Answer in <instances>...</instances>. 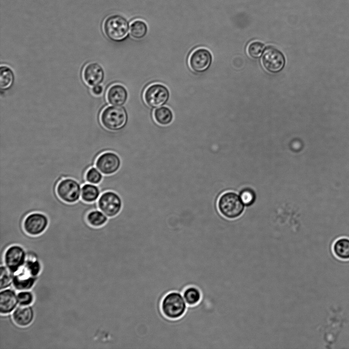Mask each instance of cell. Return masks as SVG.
Masks as SVG:
<instances>
[{
  "label": "cell",
  "mask_w": 349,
  "mask_h": 349,
  "mask_svg": "<svg viewBox=\"0 0 349 349\" xmlns=\"http://www.w3.org/2000/svg\"><path fill=\"white\" fill-rule=\"evenodd\" d=\"M188 305L182 294L172 291L166 294L161 303V310L163 315L171 320L181 318L186 313Z\"/></svg>",
  "instance_id": "obj_1"
},
{
  "label": "cell",
  "mask_w": 349,
  "mask_h": 349,
  "mask_svg": "<svg viewBox=\"0 0 349 349\" xmlns=\"http://www.w3.org/2000/svg\"><path fill=\"white\" fill-rule=\"evenodd\" d=\"M127 121V111L120 106H107L102 110L100 115L101 125L111 131H118L124 129Z\"/></svg>",
  "instance_id": "obj_2"
},
{
  "label": "cell",
  "mask_w": 349,
  "mask_h": 349,
  "mask_svg": "<svg viewBox=\"0 0 349 349\" xmlns=\"http://www.w3.org/2000/svg\"><path fill=\"white\" fill-rule=\"evenodd\" d=\"M103 31L106 37L113 41H120L128 35L129 26L128 21L119 15H110L104 20Z\"/></svg>",
  "instance_id": "obj_3"
},
{
  "label": "cell",
  "mask_w": 349,
  "mask_h": 349,
  "mask_svg": "<svg viewBox=\"0 0 349 349\" xmlns=\"http://www.w3.org/2000/svg\"><path fill=\"white\" fill-rule=\"evenodd\" d=\"M217 207L222 216L231 219L240 216L244 210V204L240 197L233 192L221 195L218 199Z\"/></svg>",
  "instance_id": "obj_4"
},
{
  "label": "cell",
  "mask_w": 349,
  "mask_h": 349,
  "mask_svg": "<svg viewBox=\"0 0 349 349\" xmlns=\"http://www.w3.org/2000/svg\"><path fill=\"white\" fill-rule=\"evenodd\" d=\"M81 184L72 178H65L61 180L56 188L59 198L68 203H73L81 199Z\"/></svg>",
  "instance_id": "obj_5"
},
{
  "label": "cell",
  "mask_w": 349,
  "mask_h": 349,
  "mask_svg": "<svg viewBox=\"0 0 349 349\" xmlns=\"http://www.w3.org/2000/svg\"><path fill=\"white\" fill-rule=\"evenodd\" d=\"M98 209L108 218L116 216L121 212L123 201L121 196L112 191H107L102 193L97 200Z\"/></svg>",
  "instance_id": "obj_6"
},
{
  "label": "cell",
  "mask_w": 349,
  "mask_h": 349,
  "mask_svg": "<svg viewBox=\"0 0 349 349\" xmlns=\"http://www.w3.org/2000/svg\"><path fill=\"white\" fill-rule=\"evenodd\" d=\"M170 96L169 89L164 85L154 83L149 86L144 93V99L149 107L155 108L165 105Z\"/></svg>",
  "instance_id": "obj_7"
},
{
  "label": "cell",
  "mask_w": 349,
  "mask_h": 349,
  "mask_svg": "<svg viewBox=\"0 0 349 349\" xmlns=\"http://www.w3.org/2000/svg\"><path fill=\"white\" fill-rule=\"evenodd\" d=\"M27 252L21 245L9 246L0 258L1 264H5L13 273L21 267L26 260Z\"/></svg>",
  "instance_id": "obj_8"
},
{
  "label": "cell",
  "mask_w": 349,
  "mask_h": 349,
  "mask_svg": "<svg viewBox=\"0 0 349 349\" xmlns=\"http://www.w3.org/2000/svg\"><path fill=\"white\" fill-rule=\"evenodd\" d=\"M49 221L46 215L40 212H33L28 215L23 222L25 231L32 236H39L46 229Z\"/></svg>",
  "instance_id": "obj_9"
},
{
  "label": "cell",
  "mask_w": 349,
  "mask_h": 349,
  "mask_svg": "<svg viewBox=\"0 0 349 349\" xmlns=\"http://www.w3.org/2000/svg\"><path fill=\"white\" fill-rule=\"evenodd\" d=\"M264 67L269 73H278L284 67L285 58L283 53L271 46L266 48L264 51L262 58Z\"/></svg>",
  "instance_id": "obj_10"
},
{
  "label": "cell",
  "mask_w": 349,
  "mask_h": 349,
  "mask_svg": "<svg viewBox=\"0 0 349 349\" xmlns=\"http://www.w3.org/2000/svg\"><path fill=\"white\" fill-rule=\"evenodd\" d=\"M121 159L117 153L107 151L98 157L95 166L103 175H109L116 173L121 168Z\"/></svg>",
  "instance_id": "obj_11"
},
{
  "label": "cell",
  "mask_w": 349,
  "mask_h": 349,
  "mask_svg": "<svg viewBox=\"0 0 349 349\" xmlns=\"http://www.w3.org/2000/svg\"><path fill=\"white\" fill-rule=\"evenodd\" d=\"M212 60V55L209 50L205 48H198L190 56L189 64L193 72L202 73L210 68Z\"/></svg>",
  "instance_id": "obj_12"
},
{
  "label": "cell",
  "mask_w": 349,
  "mask_h": 349,
  "mask_svg": "<svg viewBox=\"0 0 349 349\" xmlns=\"http://www.w3.org/2000/svg\"><path fill=\"white\" fill-rule=\"evenodd\" d=\"M38 277L24 264L13 273L12 286L17 291L31 290L36 283Z\"/></svg>",
  "instance_id": "obj_13"
},
{
  "label": "cell",
  "mask_w": 349,
  "mask_h": 349,
  "mask_svg": "<svg viewBox=\"0 0 349 349\" xmlns=\"http://www.w3.org/2000/svg\"><path fill=\"white\" fill-rule=\"evenodd\" d=\"M11 320L16 325L27 327L30 325L35 318V311L32 305H19L12 314L2 315Z\"/></svg>",
  "instance_id": "obj_14"
},
{
  "label": "cell",
  "mask_w": 349,
  "mask_h": 349,
  "mask_svg": "<svg viewBox=\"0 0 349 349\" xmlns=\"http://www.w3.org/2000/svg\"><path fill=\"white\" fill-rule=\"evenodd\" d=\"M105 77L103 67L97 62H91L87 64L83 71V78L89 86H94L101 84Z\"/></svg>",
  "instance_id": "obj_15"
},
{
  "label": "cell",
  "mask_w": 349,
  "mask_h": 349,
  "mask_svg": "<svg viewBox=\"0 0 349 349\" xmlns=\"http://www.w3.org/2000/svg\"><path fill=\"white\" fill-rule=\"evenodd\" d=\"M18 303L17 294L11 288L1 290L0 313L1 315L10 314L16 308Z\"/></svg>",
  "instance_id": "obj_16"
},
{
  "label": "cell",
  "mask_w": 349,
  "mask_h": 349,
  "mask_svg": "<svg viewBox=\"0 0 349 349\" xmlns=\"http://www.w3.org/2000/svg\"><path fill=\"white\" fill-rule=\"evenodd\" d=\"M128 97L126 88L122 85L115 84L107 90L106 98L109 104L114 106H123L127 101Z\"/></svg>",
  "instance_id": "obj_17"
},
{
  "label": "cell",
  "mask_w": 349,
  "mask_h": 349,
  "mask_svg": "<svg viewBox=\"0 0 349 349\" xmlns=\"http://www.w3.org/2000/svg\"><path fill=\"white\" fill-rule=\"evenodd\" d=\"M101 194L100 189L97 184L86 182L81 187V199L87 203L97 201Z\"/></svg>",
  "instance_id": "obj_18"
},
{
  "label": "cell",
  "mask_w": 349,
  "mask_h": 349,
  "mask_svg": "<svg viewBox=\"0 0 349 349\" xmlns=\"http://www.w3.org/2000/svg\"><path fill=\"white\" fill-rule=\"evenodd\" d=\"M15 81V75L13 70L7 65L0 67V88L2 91L10 89Z\"/></svg>",
  "instance_id": "obj_19"
},
{
  "label": "cell",
  "mask_w": 349,
  "mask_h": 349,
  "mask_svg": "<svg viewBox=\"0 0 349 349\" xmlns=\"http://www.w3.org/2000/svg\"><path fill=\"white\" fill-rule=\"evenodd\" d=\"M153 117L158 124L166 126L169 125L172 122L174 115L170 108L166 106H161L154 110Z\"/></svg>",
  "instance_id": "obj_20"
},
{
  "label": "cell",
  "mask_w": 349,
  "mask_h": 349,
  "mask_svg": "<svg viewBox=\"0 0 349 349\" xmlns=\"http://www.w3.org/2000/svg\"><path fill=\"white\" fill-rule=\"evenodd\" d=\"M109 218L100 210L95 209L88 212L86 216L87 223L91 226L99 227L103 226Z\"/></svg>",
  "instance_id": "obj_21"
},
{
  "label": "cell",
  "mask_w": 349,
  "mask_h": 349,
  "mask_svg": "<svg viewBox=\"0 0 349 349\" xmlns=\"http://www.w3.org/2000/svg\"><path fill=\"white\" fill-rule=\"evenodd\" d=\"M182 294L189 306H194L197 305L202 299L201 290L194 286L188 287Z\"/></svg>",
  "instance_id": "obj_22"
},
{
  "label": "cell",
  "mask_w": 349,
  "mask_h": 349,
  "mask_svg": "<svg viewBox=\"0 0 349 349\" xmlns=\"http://www.w3.org/2000/svg\"><path fill=\"white\" fill-rule=\"evenodd\" d=\"M333 251L338 258L342 260L349 259V239L346 238H339L335 241L333 246Z\"/></svg>",
  "instance_id": "obj_23"
},
{
  "label": "cell",
  "mask_w": 349,
  "mask_h": 349,
  "mask_svg": "<svg viewBox=\"0 0 349 349\" xmlns=\"http://www.w3.org/2000/svg\"><path fill=\"white\" fill-rule=\"evenodd\" d=\"M148 33V26L146 23L142 20L133 21L130 26V34L132 37L136 39H141L145 37Z\"/></svg>",
  "instance_id": "obj_24"
},
{
  "label": "cell",
  "mask_w": 349,
  "mask_h": 349,
  "mask_svg": "<svg viewBox=\"0 0 349 349\" xmlns=\"http://www.w3.org/2000/svg\"><path fill=\"white\" fill-rule=\"evenodd\" d=\"M0 267V288L1 290H3L12 285L13 272L5 264H1Z\"/></svg>",
  "instance_id": "obj_25"
},
{
  "label": "cell",
  "mask_w": 349,
  "mask_h": 349,
  "mask_svg": "<svg viewBox=\"0 0 349 349\" xmlns=\"http://www.w3.org/2000/svg\"><path fill=\"white\" fill-rule=\"evenodd\" d=\"M103 174L95 167L89 168L85 174L87 182L98 185L102 180Z\"/></svg>",
  "instance_id": "obj_26"
},
{
  "label": "cell",
  "mask_w": 349,
  "mask_h": 349,
  "mask_svg": "<svg viewBox=\"0 0 349 349\" xmlns=\"http://www.w3.org/2000/svg\"><path fill=\"white\" fill-rule=\"evenodd\" d=\"M264 50V44L260 41H255L249 44L247 48V52L251 58L258 59L262 56Z\"/></svg>",
  "instance_id": "obj_27"
},
{
  "label": "cell",
  "mask_w": 349,
  "mask_h": 349,
  "mask_svg": "<svg viewBox=\"0 0 349 349\" xmlns=\"http://www.w3.org/2000/svg\"><path fill=\"white\" fill-rule=\"evenodd\" d=\"M19 305H31L34 301V295L31 290L20 291L17 293Z\"/></svg>",
  "instance_id": "obj_28"
},
{
  "label": "cell",
  "mask_w": 349,
  "mask_h": 349,
  "mask_svg": "<svg viewBox=\"0 0 349 349\" xmlns=\"http://www.w3.org/2000/svg\"><path fill=\"white\" fill-rule=\"evenodd\" d=\"M240 199L245 205H250L255 200L254 193L250 189L244 190L240 194Z\"/></svg>",
  "instance_id": "obj_29"
},
{
  "label": "cell",
  "mask_w": 349,
  "mask_h": 349,
  "mask_svg": "<svg viewBox=\"0 0 349 349\" xmlns=\"http://www.w3.org/2000/svg\"><path fill=\"white\" fill-rule=\"evenodd\" d=\"M103 90V86L100 85L94 86L92 88V92L96 96L100 95Z\"/></svg>",
  "instance_id": "obj_30"
},
{
  "label": "cell",
  "mask_w": 349,
  "mask_h": 349,
  "mask_svg": "<svg viewBox=\"0 0 349 349\" xmlns=\"http://www.w3.org/2000/svg\"><path fill=\"white\" fill-rule=\"evenodd\" d=\"M79 202H81V201H79ZM65 203H66V202H65ZM81 203H82V202H81ZM63 206H64V205H63ZM83 206H84V205H83ZM61 208H62V207H61ZM59 209H60V208H59ZM55 210H56V209H55ZM39 236H38V239H39ZM39 241H40V240H39ZM40 242L41 243L40 241ZM41 245H42V244H41ZM42 246H43L42 245ZM43 247L44 248L43 246ZM44 249H45V248H44ZM46 252H47V251H46ZM51 257L53 258V257H52V256H51ZM54 261H55V260H54ZM55 262H56V261H55ZM57 265H58V264H57ZM58 267H59V266H58ZM59 269H60V268H59ZM60 271H61V270H60ZM61 273H62V272H61ZM63 276H64V275H63ZM64 278H65V277H64ZM65 280H66V278H65ZM66 281H67V280H66Z\"/></svg>",
  "instance_id": "obj_31"
},
{
  "label": "cell",
  "mask_w": 349,
  "mask_h": 349,
  "mask_svg": "<svg viewBox=\"0 0 349 349\" xmlns=\"http://www.w3.org/2000/svg\"><path fill=\"white\" fill-rule=\"evenodd\" d=\"M87 228H88V227H87ZM86 236H87V230H86ZM87 239H88V238H87ZM89 242H90V241H89ZM90 243H91V242H90ZM93 246H94V245H93ZM98 250H99V249H98ZM101 252H102V251H101ZM105 254H106V253H105ZM107 255H108V254H107ZM109 256H110V255H109ZM111 257H112V256H111ZM114 258H115V257H114ZM124 258H125V257H124ZM120 259H123V258H120ZM133 260H136V259H133Z\"/></svg>",
  "instance_id": "obj_32"
}]
</instances>
